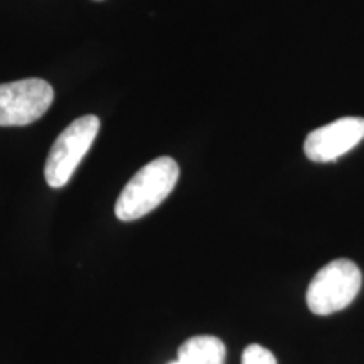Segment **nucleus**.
Listing matches in <instances>:
<instances>
[{
    "label": "nucleus",
    "mask_w": 364,
    "mask_h": 364,
    "mask_svg": "<svg viewBox=\"0 0 364 364\" xmlns=\"http://www.w3.org/2000/svg\"><path fill=\"white\" fill-rule=\"evenodd\" d=\"M179 166L171 157H157L144 166L118 196L115 215L122 221H135L161 206L174 191Z\"/></svg>",
    "instance_id": "obj_1"
},
{
    "label": "nucleus",
    "mask_w": 364,
    "mask_h": 364,
    "mask_svg": "<svg viewBox=\"0 0 364 364\" xmlns=\"http://www.w3.org/2000/svg\"><path fill=\"white\" fill-rule=\"evenodd\" d=\"M363 275L351 260L339 258L316 273L307 289V306L316 316L343 311L361 290Z\"/></svg>",
    "instance_id": "obj_2"
},
{
    "label": "nucleus",
    "mask_w": 364,
    "mask_h": 364,
    "mask_svg": "<svg viewBox=\"0 0 364 364\" xmlns=\"http://www.w3.org/2000/svg\"><path fill=\"white\" fill-rule=\"evenodd\" d=\"M100 130V120L95 115L76 118L59 134L53 144L44 167L46 182L54 189L65 188L78 169L83 157L93 145Z\"/></svg>",
    "instance_id": "obj_3"
},
{
    "label": "nucleus",
    "mask_w": 364,
    "mask_h": 364,
    "mask_svg": "<svg viewBox=\"0 0 364 364\" xmlns=\"http://www.w3.org/2000/svg\"><path fill=\"white\" fill-rule=\"evenodd\" d=\"M53 100V86L41 78L0 85V127L33 124L49 110Z\"/></svg>",
    "instance_id": "obj_4"
},
{
    "label": "nucleus",
    "mask_w": 364,
    "mask_h": 364,
    "mask_svg": "<svg viewBox=\"0 0 364 364\" xmlns=\"http://www.w3.org/2000/svg\"><path fill=\"white\" fill-rule=\"evenodd\" d=\"M364 139V118L344 117L312 130L304 142V152L312 162L338 161Z\"/></svg>",
    "instance_id": "obj_5"
},
{
    "label": "nucleus",
    "mask_w": 364,
    "mask_h": 364,
    "mask_svg": "<svg viewBox=\"0 0 364 364\" xmlns=\"http://www.w3.org/2000/svg\"><path fill=\"white\" fill-rule=\"evenodd\" d=\"M177 358L181 364H225L226 346L215 336H194L181 344Z\"/></svg>",
    "instance_id": "obj_6"
},
{
    "label": "nucleus",
    "mask_w": 364,
    "mask_h": 364,
    "mask_svg": "<svg viewBox=\"0 0 364 364\" xmlns=\"http://www.w3.org/2000/svg\"><path fill=\"white\" fill-rule=\"evenodd\" d=\"M241 364H277V359L272 351L260 344H250L243 351Z\"/></svg>",
    "instance_id": "obj_7"
},
{
    "label": "nucleus",
    "mask_w": 364,
    "mask_h": 364,
    "mask_svg": "<svg viewBox=\"0 0 364 364\" xmlns=\"http://www.w3.org/2000/svg\"><path fill=\"white\" fill-rule=\"evenodd\" d=\"M171 364H181V363H179V361H176V363H171Z\"/></svg>",
    "instance_id": "obj_8"
}]
</instances>
